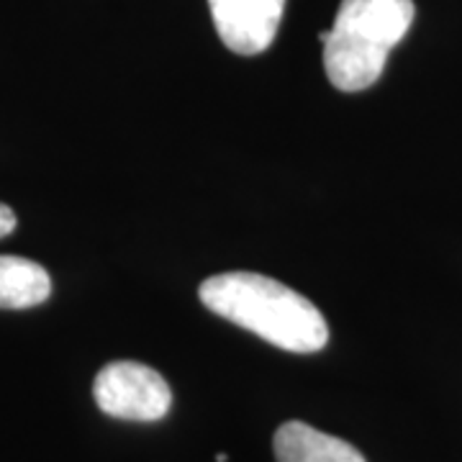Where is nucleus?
Returning <instances> with one entry per match:
<instances>
[{
    "label": "nucleus",
    "mask_w": 462,
    "mask_h": 462,
    "mask_svg": "<svg viewBox=\"0 0 462 462\" xmlns=\"http://www.w3.org/2000/svg\"><path fill=\"white\" fill-rule=\"evenodd\" d=\"M208 311L270 345L296 355L321 352L329 342L324 314L298 291L257 273H221L200 285Z\"/></svg>",
    "instance_id": "f257e3e1"
},
{
    "label": "nucleus",
    "mask_w": 462,
    "mask_h": 462,
    "mask_svg": "<svg viewBox=\"0 0 462 462\" xmlns=\"http://www.w3.org/2000/svg\"><path fill=\"white\" fill-rule=\"evenodd\" d=\"M416 16L413 0H342L324 42V69L342 93L375 85L388 54L409 33Z\"/></svg>",
    "instance_id": "f03ea898"
},
{
    "label": "nucleus",
    "mask_w": 462,
    "mask_h": 462,
    "mask_svg": "<svg viewBox=\"0 0 462 462\" xmlns=\"http://www.w3.org/2000/svg\"><path fill=\"white\" fill-rule=\"evenodd\" d=\"M93 396L103 413L124 421H160L172 406L167 380L147 365L118 360L96 375Z\"/></svg>",
    "instance_id": "7ed1b4c3"
},
{
    "label": "nucleus",
    "mask_w": 462,
    "mask_h": 462,
    "mask_svg": "<svg viewBox=\"0 0 462 462\" xmlns=\"http://www.w3.org/2000/svg\"><path fill=\"white\" fill-rule=\"evenodd\" d=\"M218 39L236 54L270 50L281 29L285 0H208Z\"/></svg>",
    "instance_id": "20e7f679"
},
{
    "label": "nucleus",
    "mask_w": 462,
    "mask_h": 462,
    "mask_svg": "<svg viewBox=\"0 0 462 462\" xmlns=\"http://www.w3.org/2000/svg\"><path fill=\"white\" fill-rule=\"evenodd\" d=\"M275 457L278 462H367L349 442L303 421H285L275 431Z\"/></svg>",
    "instance_id": "39448f33"
},
{
    "label": "nucleus",
    "mask_w": 462,
    "mask_h": 462,
    "mask_svg": "<svg viewBox=\"0 0 462 462\" xmlns=\"http://www.w3.org/2000/svg\"><path fill=\"white\" fill-rule=\"evenodd\" d=\"M51 293L50 273L33 260L0 254V309H33Z\"/></svg>",
    "instance_id": "423d86ee"
},
{
    "label": "nucleus",
    "mask_w": 462,
    "mask_h": 462,
    "mask_svg": "<svg viewBox=\"0 0 462 462\" xmlns=\"http://www.w3.org/2000/svg\"><path fill=\"white\" fill-rule=\"evenodd\" d=\"M18 218L16 214H14V208H8L5 203H0V239L3 236H8L11 231L16 229Z\"/></svg>",
    "instance_id": "0eeeda50"
}]
</instances>
